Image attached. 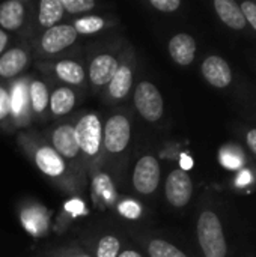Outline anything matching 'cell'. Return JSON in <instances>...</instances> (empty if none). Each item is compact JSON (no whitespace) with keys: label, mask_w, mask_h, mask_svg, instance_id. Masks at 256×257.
I'll list each match as a JSON object with an SVG mask.
<instances>
[{"label":"cell","mask_w":256,"mask_h":257,"mask_svg":"<svg viewBox=\"0 0 256 257\" xmlns=\"http://www.w3.org/2000/svg\"><path fill=\"white\" fill-rule=\"evenodd\" d=\"M198 239L205 257H226L228 245L220 218L213 211H204L198 220Z\"/></svg>","instance_id":"cell-1"},{"label":"cell","mask_w":256,"mask_h":257,"mask_svg":"<svg viewBox=\"0 0 256 257\" xmlns=\"http://www.w3.org/2000/svg\"><path fill=\"white\" fill-rule=\"evenodd\" d=\"M75 140L78 149L89 157H94L100 152L103 145V126L97 114L89 113L83 116L74 128Z\"/></svg>","instance_id":"cell-2"},{"label":"cell","mask_w":256,"mask_h":257,"mask_svg":"<svg viewBox=\"0 0 256 257\" xmlns=\"http://www.w3.org/2000/svg\"><path fill=\"white\" fill-rule=\"evenodd\" d=\"M134 104L140 116L148 122H157L163 116L164 104L160 90L149 81H142L134 90Z\"/></svg>","instance_id":"cell-3"},{"label":"cell","mask_w":256,"mask_h":257,"mask_svg":"<svg viewBox=\"0 0 256 257\" xmlns=\"http://www.w3.org/2000/svg\"><path fill=\"white\" fill-rule=\"evenodd\" d=\"M131 137V126L125 116L115 114L109 117L103 130V145L112 154L122 152Z\"/></svg>","instance_id":"cell-4"},{"label":"cell","mask_w":256,"mask_h":257,"mask_svg":"<svg viewBox=\"0 0 256 257\" xmlns=\"http://www.w3.org/2000/svg\"><path fill=\"white\" fill-rule=\"evenodd\" d=\"M160 184V164L152 155L142 157L133 173V185L140 194H152Z\"/></svg>","instance_id":"cell-5"},{"label":"cell","mask_w":256,"mask_h":257,"mask_svg":"<svg viewBox=\"0 0 256 257\" xmlns=\"http://www.w3.org/2000/svg\"><path fill=\"white\" fill-rule=\"evenodd\" d=\"M164 191H166V199L170 205L177 208L186 206L193 194V182L190 175L183 169H177L170 172V175L166 179Z\"/></svg>","instance_id":"cell-6"},{"label":"cell","mask_w":256,"mask_h":257,"mask_svg":"<svg viewBox=\"0 0 256 257\" xmlns=\"http://www.w3.org/2000/svg\"><path fill=\"white\" fill-rule=\"evenodd\" d=\"M77 36L78 33L71 24H57L45 30L41 38V47L45 53L54 54L72 45Z\"/></svg>","instance_id":"cell-7"},{"label":"cell","mask_w":256,"mask_h":257,"mask_svg":"<svg viewBox=\"0 0 256 257\" xmlns=\"http://www.w3.org/2000/svg\"><path fill=\"white\" fill-rule=\"evenodd\" d=\"M202 75L211 86L219 89H225L232 83V71L228 62L220 56H208L204 60Z\"/></svg>","instance_id":"cell-8"},{"label":"cell","mask_w":256,"mask_h":257,"mask_svg":"<svg viewBox=\"0 0 256 257\" xmlns=\"http://www.w3.org/2000/svg\"><path fill=\"white\" fill-rule=\"evenodd\" d=\"M169 54L181 66H187L195 60L196 41L189 33H178L169 41Z\"/></svg>","instance_id":"cell-9"},{"label":"cell","mask_w":256,"mask_h":257,"mask_svg":"<svg viewBox=\"0 0 256 257\" xmlns=\"http://www.w3.org/2000/svg\"><path fill=\"white\" fill-rule=\"evenodd\" d=\"M119 65L118 60L110 54H100L97 56L91 66H89V78L95 86L109 84L113 75L116 74Z\"/></svg>","instance_id":"cell-10"},{"label":"cell","mask_w":256,"mask_h":257,"mask_svg":"<svg viewBox=\"0 0 256 257\" xmlns=\"http://www.w3.org/2000/svg\"><path fill=\"white\" fill-rule=\"evenodd\" d=\"M53 149L62 157V158H75L80 152L74 126L71 125H60L53 131Z\"/></svg>","instance_id":"cell-11"},{"label":"cell","mask_w":256,"mask_h":257,"mask_svg":"<svg viewBox=\"0 0 256 257\" xmlns=\"http://www.w3.org/2000/svg\"><path fill=\"white\" fill-rule=\"evenodd\" d=\"M35 163L38 169L51 178H57L65 172V161L63 158L50 146H41L35 152Z\"/></svg>","instance_id":"cell-12"},{"label":"cell","mask_w":256,"mask_h":257,"mask_svg":"<svg viewBox=\"0 0 256 257\" xmlns=\"http://www.w3.org/2000/svg\"><path fill=\"white\" fill-rule=\"evenodd\" d=\"M214 8L220 20L234 30H243L246 27V18L240 9V5L234 0H214Z\"/></svg>","instance_id":"cell-13"},{"label":"cell","mask_w":256,"mask_h":257,"mask_svg":"<svg viewBox=\"0 0 256 257\" xmlns=\"http://www.w3.org/2000/svg\"><path fill=\"white\" fill-rule=\"evenodd\" d=\"M24 21V5L18 0H8L0 5V26L6 30H17Z\"/></svg>","instance_id":"cell-14"},{"label":"cell","mask_w":256,"mask_h":257,"mask_svg":"<svg viewBox=\"0 0 256 257\" xmlns=\"http://www.w3.org/2000/svg\"><path fill=\"white\" fill-rule=\"evenodd\" d=\"M27 65V53L21 48H12L0 57V77L11 78L20 74Z\"/></svg>","instance_id":"cell-15"},{"label":"cell","mask_w":256,"mask_h":257,"mask_svg":"<svg viewBox=\"0 0 256 257\" xmlns=\"http://www.w3.org/2000/svg\"><path fill=\"white\" fill-rule=\"evenodd\" d=\"M21 223L27 232H30L35 236H41L47 232L48 227V217L44 209L32 206L23 211L21 214Z\"/></svg>","instance_id":"cell-16"},{"label":"cell","mask_w":256,"mask_h":257,"mask_svg":"<svg viewBox=\"0 0 256 257\" xmlns=\"http://www.w3.org/2000/svg\"><path fill=\"white\" fill-rule=\"evenodd\" d=\"M133 84V72L128 66L122 65L118 68L116 74L113 75V78L109 83V93L116 98L121 99L124 96H127V93L130 92Z\"/></svg>","instance_id":"cell-17"},{"label":"cell","mask_w":256,"mask_h":257,"mask_svg":"<svg viewBox=\"0 0 256 257\" xmlns=\"http://www.w3.org/2000/svg\"><path fill=\"white\" fill-rule=\"evenodd\" d=\"M75 105V93L69 87H59L50 96V108L53 114L62 116L69 113Z\"/></svg>","instance_id":"cell-18"},{"label":"cell","mask_w":256,"mask_h":257,"mask_svg":"<svg viewBox=\"0 0 256 257\" xmlns=\"http://www.w3.org/2000/svg\"><path fill=\"white\" fill-rule=\"evenodd\" d=\"M63 6L60 0H42L39 3V14H38V21L41 26L50 29L56 26V23L62 18L63 15Z\"/></svg>","instance_id":"cell-19"},{"label":"cell","mask_w":256,"mask_h":257,"mask_svg":"<svg viewBox=\"0 0 256 257\" xmlns=\"http://www.w3.org/2000/svg\"><path fill=\"white\" fill-rule=\"evenodd\" d=\"M56 74L57 77L69 84H80L84 80V71L83 68L74 62V60H62L56 65Z\"/></svg>","instance_id":"cell-20"},{"label":"cell","mask_w":256,"mask_h":257,"mask_svg":"<svg viewBox=\"0 0 256 257\" xmlns=\"http://www.w3.org/2000/svg\"><path fill=\"white\" fill-rule=\"evenodd\" d=\"M29 96H30V102H32V107L35 111L38 113H42L47 105H48V101H50V96H48V90H47V86L36 80L30 84L29 87Z\"/></svg>","instance_id":"cell-21"},{"label":"cell","mask_w":256,"mask_h":257,"mask_svg":"<svg viewBox=\"0 0 256 257\" xmlns=\"http://www.w3.org/2000/svg\"><path fill=\"white\" fill-rule=\"evenodd\" d=\"M148 253L151 257H187L180 248L163 239H154L148 245Z\"/></svg>","instance_id":"cell-22"},{"label":"cell","mask_w":256,"mask_h":257,"mask_svg":"<svg viewBox=\"0 0 256 257\" xmlns=\"http://www.w3.org/2000/svg\"><path fill=\"white\" fill-rule=\"evenodd\" d=\"M106 26L104 20L101 17H84V18H80L74 23V29L77 33H81V35H91V33H95L98 30H101L103 27Z\"/></svg>","instance_id":"cell-23"},{"label":"cell","mask_w":256,"mask_h":257,"mask_svg":"<svg viewBox=\"0 0 256 257\" xmlns=\"http://www.w3.org/2000/svg\"><path fill=\"white\" fill-rule=\"evenodd\" d=\"M121 244L115 236H104L100 239L97 247V257H118Z\"/></svg>","instance_id":"cell-24"},{"label":"cell","mask_w":256,"mask_h":257,"mask_svg":"<svg viewBox=\"0 0 256 257\" xmlns=\"http://www.w3.org/2000/svg\"><path fill=\"white\" fill-rule=\"evenodd\" d=\"M94 191L98 197H103L106 202H112L115 199V190L112 181L106 175H98L94 181Z\"/></svg>","instance_id":"cell-25"},{"label":"cell","mask_w":256,"mask_h":257,"mask_svg":"<svg viewBox=\"0 0 256 257\" xmlns=\"http://www.w3.org/2000/svg\"><path fill=\"white\" fill-rule=\"evenodd\" d=\"M63 9H66L69 14H80L88 12L95 8L94 0H60Z\"/></svg>","instance_id":"cell-26"},{"label":"cell","mask_w":256,"mask_h":257,"mask_svg":"<svg viewBox=\"0 0 256 257\" xmlns=\"http://www.w3.org/2000/svg\"><path fill=\"white\" fill-rule=\"evenodd\" d=\"M11 105H12V111L15 113L23 111L24 107L27 105V92L21 84L14 89V96H11Z\"/></svg>","instance_id":"cell-27"},{"label":"cell","mask_w":256,"mask_h":257,"mask_svg":"<svg viewBox=\"0 0 256 257\" xmlns=\"http://www.w3.org/2000/svg\"><path fill=\"white\" fill-rule=\"evenodd\" d=\"M119 212L124 217L131 218V220L133 218H139V215H140V206L136 202H133V200H125V202H122L119 205Z\"/></svg>","instance_id":"cell-28"},{"label":"cell","mask_w":256,"mask_h":257,"mask_svg":"<svg viewBox=\"0 0 256 257\" xmlns=\"http://www.w3.org/2000/svg\"><path fill=\"white\" fill-rule=\"evenodd\" d=\"M12 111V105H11V95L9 92L0 86V120L6 119Z\"/></svg>","instance_id":"cell-29"},{"label":"cell","mask_w":256,"mask_h":257,"mask_svg":"<svg viewBox=\"0 0 256 257\" xmlns=\"http://www.w3.org/2000/svg\"><path fill=\"white\" fill-rule=\"evenodd\" d=\"M240 9L246 18V23H249L256 30V3L253 2H243L240 5Z\"/></svg>","instance_id":"cell-30"},{"label":"cell","mask_w":256,"mask_h":257,"mask_svg":"<svg viewBox=\"0 0 256 257\" xmlns=\"http://www.w3.org/2000/svg\"><path fill=\"white\" fill-rule=\"evenodd\" d=\"M149 3L152 8H155L161 12H174L181 6L180 0H151Z\"/></svg>","instance_id":"cell-31"},{"label":"cell","mask_w":256,"mask_h":257,"mask_svg":"<svg viewBox=\"0 0 256 257\" xmlns=\"http://www.w3.org/2000/svg\"><path fill=\"white\" fill-rule=\"evenodd\" d=\"M246 140H247V145L249 148L252 149V152L256 155V128L250 130L246 136Z\"/></svg>","instance_id":"cell-32"},{"label":"cell","mask_w":256,"mask_h":257,"mask_svg":"<svg viewBox=\"0 0 256 257\" xmlns=\"http://www.w3.org/2000/svg\"><path fill=\"white\" fill-rule=\"evenodd\" d=\"M6 44H8V35L0 29V54H2L3 48L6 47Z\"/></svg>","instance_id":"cell-33"},{"label":"cell","mask_w":256,"mask_h":257,"mask_svg":"<svg viewBox=\"0 0 256 257\" xmlns=\"http://www.w3.org/2000/svg\"><path fill=\"white\" fill-rule=\"evenodd\" d=\"M118 257H142L137 251H133V250H127L124 253H121Z\"/></svg>","instance_id":"cell-34"},{"label":"cell","mask_w":256,"mask_h":257,"mask_svg":"<svg viewBox=\"0 0 256 257\" xmlns=\"http://www.w3.org/2000/svg\"><path fill=\"white\" fill-rule=\"evenodd\" d=\"M72 257H91V256H84V254H80V256H72Z\"/></svg>","instance_id":"cell-35"}]
</instances>
